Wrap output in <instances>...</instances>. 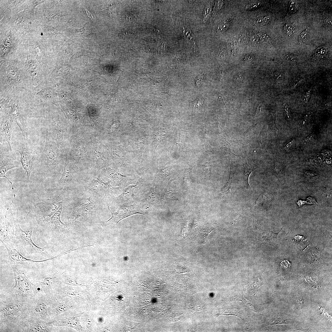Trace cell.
<instances>
[{
	"label": "cell",
	"instance_id": "6da1fadb",
	"mask_svg": "<svg viewBox=\"0 0 332 332\" xmlns=\"http://www.w3.org/2000/svg\"><path fill=\"white\" fill-rule=\"evenodd\" d=\"M0 77V98L17 97L31 91L32 85L25 68L17 64H8L2 67Z\"/></svg>",
	"mask_w": 332,
	"mask_h": 332
},
{
	"label": "cell",
	"instance_id": "7a4b0ae2",
	"mask_svg": "<svg viewBox=\"0 0 332 332\" xmlns=\"http://www.w3.org/2000/svg\"><path fill=\"white\" fill-rule=\"evenodd\" d=\"M40 101L38 97L29 92L17 97L1 98L0 110L7 113L18 126L23 136H28L27 123L29 110Z\"/></svg>",
	"mask_w": 332,
	"mask_h": 332
},
{
	"label": "cell",
	"instance_id": "3957f363",
	"mask_svg": "<svg viewBox=\"0 0 332 332\" xmlns=\"http://www.w3.org/2000/svg\"><path fill=\"white\" fill-rule=\"evenodd\" d=\"M46 132L44 149L42 152L35 156L34 164H36L37 168L43 173L61 174L64 168L66 152L58 148L47 128Z\"/></svg>",
	"mask_w": 332,
	"mask_h": 332
},
{
	"label": "cell",
	"instance_id": "277c9868",
	"mask_svg": "<svg viewBox=\"0 0 332 332\" xmlns=\"http://www.w3.org/2000/svg\"><path fill=\"white\" fill-rule=\"evenodd\" d=\"M89 129H81L71 134L66 152L79 167L83 160L90 167L92 160L90 132Z\"/></svg>",
	"mask_w": 332,
	"mask_h": 332
},
{
	"label": "cell",
	"instance_id": "5b68a950",
	"mask_svg": "<svg viewBox=\"0 0 332 332\" xmlns=\"http://www.w3.org/2000/svg\"><path fill=\"white\" fill-rule=\"evenodd\" d=\"M89 174V169L78 166L66 152L64 168L56 186L61 190L83 186Z\"/></svg>",
	"mask_w": 332,
	"mask_h": 332
},
{
	"label": "cell",
	"instance_id": "8992f818",
	"mask_svg": "<svg viewBox=\"0 0 332 332\" xmlns=\"http://www.w3.org/2000/svg\"><path fill=\"white\" fill-rule=\"evenodd\" d=\"M30 302L19 300L11 296L6 299H1V324L3 323L9 326H18L24 319L30 316Z\"/></svg>",
	"mask_w": 332,
	"mask_h": 332
},
{
	"label": "cell",
	"instance_id": "52a82bcc",
	"mask_svg": "<svg viewBox=\"0 0 332 332\" xmlns=\"http://www.w3.org/2000/svg\"><path fill=\"white\" fill-rule=\"evenodd\" d=\"M41 101L43 106L44 114L46 111L49 113L51 116V130L49 131L48 129L58 148L66 152L67 146L64 135L66 133L69 136L70 135V124L65 120L58 110L54 108L53 103L46 101Z\"/></svg>",
	"mask_w": 332,
	"mask_h": 332
},
{
	"label": "cell",
	"instance_id": "ba28073f",
	"mask_svg": "<svg viewBox=\"0 0 332 332\" xmlns=\"http://www.w3.org/2000/svg\"><path fill=\"white\" fill-rule=\"evenodd\" d=\"M98 174L96 176L91 175L90 180H87L83 186L91 192L95 201L100 204L108 205L113 199L119 196L122 192L123 188L114 187L110 184V181L103 182Z\"/></svg>",
	"mask_w": 332,
	"mask_h": 332
},
{
	"label": "cell",
	"instance_id": "9c48e42d",
	"mask_svg": "<svg viewBox=\"0 0 332 332\" xmlns=\"http://www.w3.org/2000/svg\"><path fill=\"white\" fill-rule=\"evenodd\" d=\"M12 268L15 284L11 291V296L22 301L30 302L39 292L38 286L29 280L22 266L14 264Z\"/></svg>",
	"mask_w": 332,
	"mask_h": 332
},
{
	"label": "cell",
	"instance_id": "30bf717a",
	"mask_svg": "<svg viewBox=\"0 0 332 332\" xmlns=\"http://www.w3.org/2000/svg\"><path fill=\"white\" fill-rule=\"evenodd\" d=\"M15 234L18 246L28 256L31 257L37 256L50 258L52 256L49 251V244L43 247H40L33 242L32 239V229L26 231L23 230L18 223L16 224Z\"/></svg>",
	"mask_w": 332,
	"mask_h": 332
},
{
	"label": "cell",
	"instance_id": "8fae6325",
	"mask_svg": "<svg viewBox=\"0 0 332 332\" xmlns=\"http://www.w3.org/2000/svg\"><path fill=\"white\" fill-rule=\"evenodd\" d=\"M90 138L92 160L89 171L96 176L102 169L108 167L110 160L107 147L92 131Z\"/></svg>",
	"mask_w": 332,
	"mask_h": 332
},
{
	"label": "cell",
	"instance_id": "7c38bea8",
	"mask_svg": "<svg viewBox=\"0 0 332 332\" xmlns=\"http://www.w3.org/2000/svg\"><path fill=\"white\" fill-rule=\"evenodd\" d=\"M64 192L61 191L57 197L46 199L35 204L34 213L36 221L41 226L48 222L53 215L63 205Z\"/></svg>",
	"mask_w": 332,
	"mask_h": 332
},
{
	"label": "cell",
	"instance_id": "4fadbf2b",
	"mask_svg": "<svg viewBox=\"0 0 332 332\" xmlns=\"http://www.w3.org/2000/svg\"><path fill=\"white\" fill-rule=\"evenodd\" d=\"M16 150L20 154L22 166L27 174L26 184L29 185L30 175L33 171L35 156L28 136H23L17 144Z\"/></svg>",
	"mask_w": 332,
	"mask_h": 332
},
{
	"label": "cell",
	"instance_id": "5bb4252c",
	"mask_svg": "<svg viewBox=\"0 0 332 332\" xmlns=\"http://www.w3.org/2000/svg\"><path fill=\"white\" fill-rule=\"evenodd\" d=\"M12 203L7 208L5 214H1L0 239L4 246L16 247L18 245L14 228V217L11 213L9 215H7V211Z\"/></svg>",
	"mask_w": 332,
	"mask_h": 332
},
{
	"label": "cell",
	"instance_id": "9a60e30c",
	"mask_svg": "<svg viewBox=\"0 0 332 332\" xmlns=\"http://www.w3.org/2000/svg\"><path fill=\"white\" fill-rule=\"evenodd\" d=\"M49 299L39 291L29 302V315L51 322L52 320L49 313Z\"/></svg>",
	"mask_w": 332,
	"mask_h": 332
},
{
	"label": "cell",
	"instance_id": "2e32d148",
	"mask_svg": "<svg viewBox=\"0 0 332 332\" xmlns=\"http://www.w3.org/2000/svg\"><path fill=\"white\" fill-rule=\"evenodd\" d=\"M145 180L142 178L139 179L135 184L130 185L124 188L122 193L114 198L112 201L120 206L122 204L137 203L140 196L142 189L145 187Z\"/></svg>",
	"mask_w": 332,
	"mask_h": 332
},
{
	"label": "cell",
	"instance_id": "e0dca14e",
	"mask_svg": "<svg viewBox=\"0 0 332 332\" xmlns=\"http://www.w3.org/2000/svg\"><path fill=\"white\" fill-rule=\"evenodd\" d=\"M108 209L111 214V218L108 220L102 221L100 223L103 226L109 225H116L122 219L129 216L136 214H144L141 210L140 208L138 203L131 205L122 204L120 206L117 211L112 212L108 206Z\"/></svg>",
	"mask_w": 332,
	"mask_h": 332
},
{
	"label": "cell",
	"instance_id": "ac0fdd59",
	"mask_svg": "<svg viewBox=\"0 0 332 332\" xmlns=\"http://www.w3.org/2000/svg\"><path fill=\"white\" fill-rule=\"evenodd\" d=\"M0 177L6 178L11 184L13 192L15 194L14 186L12 183L6 177V173L9 170L21 166V162L17 160L14 156L12 152L8 150L4 145V144L0 143Z\"/></svg>",
	"mask_w": 332,
	"mask_h": 332
},
{
	"label": "cell",
	"instance_id": "d6986e66",
	"mask_svg": "<svg viewBox=\"0 0 332 332\" xmlns=\"http://www.w3.org/2000/svg\"><path fill=\"white\" fill-rule=\"evenodd\" d=\"M31 92L41 101L56 104V97L53 82L48 78L36 86H32Z\"/></svg>",
	"mask_w": 332,
	"mask_h": 332
},
{
	"label": "cell",
	"instance_id": "ffe728a7",
	"mask_svg": "<svg viewBox=\"0 0 332 332\" xmlns=\"http://www.w3.org/2000/svg\"><path fill=\"white\" fill-rule=\"evenodd\" d=\"M53 325L49 322L38 318L29 316L24 319L19 324L24 332H51Z\"/></svg>",
	"mask_w": 332,
	"mask_h": 332
},
{
	"label": "cell",
	"instance_id": "44dd1931",
	"mask_svg": "<svg viewBox=\"0 0 332 332\" xmlns=\"http://www.w3.org/2000/svg\"><path fill=\"white\" fill-rule=\"evenodd\" d=\"M6 249L8 254V263L11 265L20 264L23 267L35 265L38 263L45 262L52 260L62 255L60 254L44 260L35 261L26 258L20 253L18 246L16 247L4 246Z\"/></svg>",
	"mask_w": 332,
	"mask_h": 332
},
{
	"label": "cell",
	"instance_id": "7402d4cb",
	"mask_svg": "<svg viewBox=\"0 0 332 332\" xmlns=\"http://www.w3.org/2000/svg\"><path fill=\"white\" fill-rule=\"evenodd\" d=\"M98 174L101 176H104L110 179L116 186L123 189L133 183L135 180L130 174L124 175L119 170L109 167L102 169Z\"/></svg>",
	"mask_w": 332,
	"mask_h": 332
},
{
	"label": "cell",
	"instance_id": "603a6c76",
	"mask_svg": "<svg viewBox=\"0 0 332 332\" xmlns=\"http://www.w3.org/2000/svg\"><path fill=\"white\" fill-rule=\"evenodd\" d=\"M59 276V273L58 272L48 274L39 279L37 283L40 291L49 299L55 296Z\"/></svg>",
	"mask_w": 332,
	"mask_h": 332
},
{
	"label": "cell",
	"instance_id": "cb8c5ba5",
	"mask_svg": "<svg viewBox=\"0 0 332 332\" xmlns=\"http://www.w3.org/2000/svg\"><path fill=\"white\" fill-rule=\"evenodd\" d=\"M15 122L5 110H0V143L6 142L11 152L12 149L11 144V134Z\"/></svg>",
	"mask_w": 332,
	"mask_h": 332
},
{
	"label": "cell",
	"instance_id": "d4e9b609",
	"mask_svg": "<svg viewBox=\"0 0 332 332\" xmlns=\"http://www.w3.org/2000/svg\"><path fill=\"white\" fill-rule=\"evenodd\" d=\"M26 75L32 86H36L46 79L42 69L33 60H28L24 67Z\"/></svg>",
	"mask_w": 332,
	"mask_h": 332
},
{
	"label": "cell",
	"instance_id": "484cf974",
	"mask_svg": "<svg viewBox=\"0 0 332 332\" xmlns=\"http://www.w3.org/2000/svg\"><path fill=\"white\" fill-rule=\"evenodd\" d=\"M254 222L256 227L255 230V237L256 241L260 245L266 244L274 246L277 241V237L279 232L276 233L272 231L263 230L259 225L258 221L255 219Z\"/></svg>",
	"mask_w": 332,
	"mask_h": 332
},
{
	"label": "cell",
	"instance_id": "4316f807",
	"mask_svg": "<svg viewBox=\"0 0 332 332\" xmlns=\"http://www.w3.org/2000/svg\"><path fill=\"white\" fill-rule=\"evenodd\" d=\"M154 183L153 186L150 188L148 192L142 194L140 196L137 203L141 208H149L155 205L156 200V193L154 189Z\"/></svg>",
	"mask_w": 332,
	"mask_h": 332
},
{
	"label": "cell",
	"instance_id": "83f0119b",
	"mask_svg": "<svg viewBox=\"0 0 332 332\" xmlns=\"http://www.w3.org/2000/svg\"><path fill=\"white\" fill-rule=\"evenodd\" d=\"M264 270L257 271L254 274L251 280L250 284L251 289L252 292H255L259 288L264 284L263 283L261 276Z\"/></svg>",
	"mask_w": 332,
	"mask_h": 332
},
{
	"label": "cell",
	"instance_id": "f1b7e54d",
	"mask_svg": "<svg viewBox=\"0 0 332 332\" xmlns=\"http://www.w3.org/2000/svg\"><path fill=\"white\" fill-rule=\"evenodd\" d=\"M233 181L232 176L230 175L229 180L224 187L222 191L226 195L229 196L232 191L233 187Z\"/></svg>",
	"mask_w": 332,
	"mask_h": 332
},
{
	"label": "cell",
	"instance_id": "f546056e",
	"mask_svg": "<svg viewBox=\"0 0 332 332\" xmlns=\"http://www.w3.org/2000/svg\"><path fill=\"white\" fill-rule=\"evenodd\" d=\"M229 25V22L225 20L222 22L218 26L217 32L218 33H223L228 28Z\"/></svg>",
	"mask_w": 332,
	"mask_h": 332
},
{
	"label": "cell",
	"instance_id": "4dcf8cb0",
	"mask_svg": "<svg viewBox=\"0 0 332 332\" xmlns=\"http://www.w3.org/2000/svg\"><path fill=\"white\" fill-rule=\"evenodd\" d=\"M283 30L289 36L293 34L294 33V26L291 23H287L285 24L284 26Z\"/></svg>",
	"mask_w": 332,
	"mask_h": 332
},
{
	"label": "cell",
	"instance_id": "1f68e13d",
	"mask_svg": "<svg viewBox=\"0 0 332 332\" xmlns=\"http://www.w3.org/2000/svg\"><path fill=\"white\" fill-rule=\"evenodd\" d=\"M308 32V28L307 27L298 36V40L299 44H302L306 41L307 38Z\"/></svg>",
	"mask_w": 332,
	"mask_h": 332
},
{
	"label": "cell",
	"instance_id": "d6a6232c",
	"mask_svg": "<svg viewBox=\"0 0 332 332\" xmlns=\"http://www.w3.org/2000/svg\"><path fill=\"white\" fill-rule=\"evenodd\" d=\"M257 35L259 37L260 42H261L263 44H267L270 43V38L267 34L261 33L257 34Z\"/></svg>",
	"mask_w": 332,
	"mask_h": 332
},
{
	"label": "cell",
	"instance_id": "836d02e7",
	"mask_svg": "<svg viewBox=\"0 0 332 332\" xmlns=\"http://www.w3.org/2000/svg\"><path fill=\"white\" fill-rule=\"evenodd\" d=\"M269 18L267 15H262L258 17L256 20V22L259 24L264 25L267 24L269 21Z\"/></svg>",
	"mask_w": 332,
	"mask_h": 332
},
{
	"label": "cell",
	"instance_id": "e575fe53",
	"mask_svg": "<svg viewBox=\"0 0 332 332\" xmlns=\"http://www.w3.org/2000/svg\"><path fill=\"white\" fill-rule=\"evenodd\" d=\"M326 47L324 46L321 47L317 49L315 52V55L318 57H321L326 54Z\"/></svg>",
	"mask_w": 332,
	"mask_h": 332
},
{
	"label": "cell",
	"instance_id": "d590c367",
	"mask_svg": "<svg viewBox=\"0 0 332 332\" xmlns=\"http://www.w3.org/2000/svg\"><path fill=\"white\" fill-rule=\"evenodd\" d=\"M285 58L286 60L290 63L294 64L296 62V57L292 54H288L286 55Z\"/></svg>",
	"mask_w": 332,
	"mask_h": 332
},
{
	"label": "cell",
	"instance_id": "8d00e7d4",
	"mask_svg": "<svg viewBox=\"0 0 332 332\" xmlns=\"http://www.w3.org/2000/svg\"><path fill=\"white\" fill-rule=\"evenodd\" d=\"M205 77V73H203L199 76L198 78L197 79L196 81V85L197 87H200Z\"/></svg>",
	"mask_w": 332,
	"mask_h": 332
},
{
	"label": "cell",
	"instance_id": "74e56055",
	"mask_svg": "<svg viewBox=\"0 0 332 332\" xmlns=\"http://www.w3.org/2000/svg\"><path fill=\"white\" fill-rule=\"evenodd\" d=\"M260 3L259 2H253L247 4L246 6V8L249 10H252L258 8L259 6Z\"/></svg>",
	"mask_w": 332,
	"mask_h": 332
},
{
	"label": "cell",
	"instance_id": "f35d334b",
	"mask_svg": "<svg viewBox=\"0 0 332 332\" xmlns=\"http://www.w3.org/2000/svg\"><path fill=\"white\" fill-rule=\"evenodd\" d=\"M204 99L202 98H199L197 99L194 103V106L196 109H197L202 105Z\"/></svg>",
	"mask_w": 332,
	"mask_h": 332
},
{
	"label": "cell",
	"instance_id": "ab89813d",
	"mask_svg": "<svg viewBox=\"0 0 332 332\" xmlns=\"http://www.w3.org/2000/svg\"><path fill=\"white\" fill-rule=\"evenodd\" d=\"M289 8L291 13H294L297 10L296 4L295 2H290L289 5Z\"/></svg>",
	"mask_w": 332,
	"mask_h": 332
},
{
	"label": "cell",
	"instance_id": "60d3db41",
	"mask_svg": "<svg viewBox=\"0 0 332 332\" xmlns=\"http://www.w3.org/2000/svg\"><path fill=\"white\" fill-rule=\"evenodd\" d=\"M254 57V56L252 54H248L246 55L244 58V61L247 62H250L252 61Z\"/></svg>",
	"mask_w": 332,
	"mask_h": 332
},
{
	"label": "cell",
	"instance_id": "b9f144b4",
	"mask_svg": "<svg viewBox=\"0 0 332 332\" xmlns=\"http://www.w3.org/2000/svg\"><path fill=\"white\" fill-rule=\"evenodd\" d=\"M310 90L308 91L306 93L305 96H304V101L306 102H307L310 98Z\"/></svg>",
	"mask_w": 332,
	"mask_h": 332
},
{
	"label": "cell",
	"instance_id": "7bdbcfd3",
	"mask_svg": "<svg viewBox=\"0 0 332 332\" xmlns=\"http://www.w3.org/2000/svg\"><path fill=\"white\" fill-rule=\"evenodd\" d=\"M285 111L286 112V113H287V116L288 117V118H290V117H291V116H290V111L288 106L287 105H286L285 106Z\"/></svg>",
	"mask_w": 332,
	"mask_h": 332
},
{
	"label": "cell",
	"instance_id": "ee69618b",
	"mask_svg": "<svg viewBox=\"0 0 332 332\" xmlns=\"http://www.w3.org/2000/svg\"><path fill=\"white\" fill-rule=\"evenodd\" d=\"M276 80L277 81H279L282 80V76L281 74L278 73L275 74Z\"/></svg>",
	"mask_w": 332,
	"mask_h": 332
},
{
	"label": "cell",
	"instance_id": "f6af8a7d",
	"mask_svg": "<svg viewBox=\"0 0 332 332\" xmlns=\"http://www.w3.org/2000/svg\"><path fill=\"white\" fill-rule=\"evenodd\" d=\"M191 45L192 47V49L194 52L195 54H197V50L195 42L194 41L192 42L191 43Z\"/></svg>",
	"mask_w": 332,
	"mask_h": 332
},
{
	"label": "cell",
	"instance_id": "bcb514c9",
	"mask_svg": "<svg viewBox=\"0 0 332 332\" xmlns=\"http://www.w3.org/2000/svg\"><path fill=\"white\" fill-rule=\"evenodd\" d=\"M313 133H312L311 134L308 136L306 137V138L304 139V140H303L304 143H306L310 140L313 136Z\"/></svg>",
	"mask_w": 332,
	"mask_h": 332
},
{
	"label": "cell",
	"instance_id": "7dc6e473",
	"mask_svg": "<svg viewBox=\"0 0 332 332\" xmlns=\"http://www.w3.org/2000/svg\"><path fill=\"white\" fill-rule=\"evenodd\" d=\"M263 105L262 104H260L259 105V106H258V107L257 108V109H256V114L258 113L259 112H261V109H262V108L263 107Z\"/></svg>",
	"mask_w": 332,
	"mask_h": 332
},
{
	"label": "cell",
	"instance_id": "c3c4849f",
	"mask_svg": "<svg viewBox=\"0 0 332 332\" xmlns=\"http://www.w3.org/2000/svg\"><path fill=\"white\" fill-rule=\"evenodd\" d=\"M325 24L328 26H331V20L330 18H328L325 21Z\"/></svg>",
	"mask_w": 332,
	"mask_h": 332
},
{
	"label": "cell",
	"instance_id": "681fc988",
	"mask_svg": "<svg viewBox=\"0 0 332 332\" xmlns=\"http://www.w3.org/2000/svg\"><path fill=\"white\" fill-rule=\"evenodd\" d=\"M294 139H293V140H291V141L290 142H289V143H288V144H287V145H286V146H285V149H289V147H290V146L291 145V144H292V143H293V142H294Z\"/></svg>",
	"mask_w": 332,
	"mask_h": 332
},
{
	"label": "cell",
	"instance_id": "f907efd6",
	"mask_svg": "<svg viewBox=\"0 0 332 332\" xmlns=\"http://www.w3.org/2000/svg\"><path fill=\"white\" fill-rule=\"evenodd\" d=\"M239 41L240 42H242V43L243 44L244 43H245L246 42V40L244 38V37H241L239 38Z\"/></svg>",
	"mask_w": 332,
	"mask_h": 332
},
{
	"label": "cell",
	"instance_id": "816d5d0a",
	"mask_svg": "<svg viewBox=\"0 0 332 332\" xmlns=\"http://www.w3.org/2000/svg\"><path fill=\"white\" fill-rule=\"evenodd\" d=\"M226 53V52L224 50H223L220 53L219 56L221 57H224L225 54Z\"/></svg>",
	"mask_w": 332,
	"mask_h": 332
}]
</instances>
